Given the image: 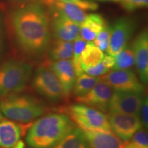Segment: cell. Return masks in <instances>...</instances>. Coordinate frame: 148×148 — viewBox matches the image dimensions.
<instances>
[{
	"label": "cell",
	"instance_id": "cell-26",
	"mask_svg": "<svg viewBox=\"0 0 148 148\" xmlns=\"http://www.w3.org/2000/svg\"><path fill=\"white\" fill-rule=\"evenodd\" d=\"M128 142L139 147L148 148V136L145 130L142 127L136 131Z\"/></svg>",
	"mask_w": 148,
	"mask_h": 148
},
{
	"label": "cell",
	"instance_id": "cell-29",
	"mask_svg": "<svg viewBox=\"0 0 148 148\" xmlns=\"http://www.w3.org/2000/svg\"><path fill=\"white\" fill-rule=\"evenodd\" d=\"M109 71L110 70L106 67L104 64H103V62L101 61L99 64H96L95 66L88 67L87 69H84V72L90 75H92V76L99 77L100 75H103L106 74L108 72H109Z\"/></svg>",
	"mask_w": 148,
	"mask_h": 148
},
{
	"label": "cell",
	"instance_id": "cell-9",
	"mask_svg": "<svg viewBox=\"0 0 148 148\" xmlns=\"http://www.w3.org/2000/svg\"><path fill=\"white\" fill-rule=\"evenodd\" d=\"M111 130L122 141H128L138 130L143 127L139 116L123 113H110L108 116Z\"/></svg>",
	"mask_w": 148,
	"mask_h": 148
},
{
	"label": "cell",
	"instance_id": "cell-32",
	"mask_svg": "<svg viewBox=\"0 0 148 148\" xmlns=\"http://www.w3.org/2000/svg\"><path fill=\"white\" fill-rule=\"evenodd\" d=\"M124 148H142V147H138V146H136V145H133V144L130 143V142L127 141V142H125V143Z\"/></svg>",
	"mask_w": 148,
	"mask_h": 148
},
{
	"label": "cell",
	"instance_id": "cell-15",
	"mask_svg": "<svg viewBox=\"0 0 148 148\" xmlns=\"http://www.w3.org/2000/svg\"><path fill=\"white\" fill-rule=\"evenodd\" d=\"M44 5L48 7L52 16L57 15L71 20L79 25L82 23L87 14L77 5L59 0H42Z\"/></svg>",
	"mask_w": 148,
	"mask_h": 148
},
{
	"label": "cell",
	"instance_id": "cell-13",
	"mask_svg": "<svg viewBox=\"0 0 148 148\" xmlns=\"http://www.w3.org/2000/svg\"><path fill=\"white\" fill-rule=\"evenodd\" d=\"M48 67L60 82L65 96L69 95L73 90L77 77L71 59L56 60Z\"/></svg>",
	"mask_w": 148,
	"mask_h": 148
},
{
	"label": "cell",
	"instance_id": "cell-28",
	"mask_svg": "<svg viewBox=\"0 0 148 148\" xmlns=\"http://www.w3.org/2000/svg\"><path fill=\"white\" fill-rule=\"evenodd\" d=\"M59 1L75 5L84 10H96L98 8L97 3L89 0H59Z\"/></svg>",
	"mask_w": 148,
	"mask_h": 148
},
{
	"label": "cell",
	"instance_id": "cell-14",
	"mask_svg": "<svg viewBox=\"0 0 148 148\" xmlns=\"http://www.w3.org/2000/svg\"><path fill=\"white\" fill-rule=\"evenodd\" d=\"M50 23L51 33L56 40L73 42L79 36V25L61 16L53 15Z\"/></svg>",
	"mask_w": 148,
	"mask_h": 148
},
{
	"label": "cell",
	"instance_id": "cell-16",
	"mask_svg": "<svg viewBox=\"0 0 148 148\" xmlns=\"http://www.w3.org/2000/svg\"><path fill=\"white\" fill-rule=\"evenodd\" d=\"M82 131L90 148H124V142L112 130Z\"/></svg>",
	"mask_w": 148,
	"mask_h": 148
},
{
	"label": "cell",
	"instance_id": "cell-20",
	"mask_svg": "<svg viewBox=\"0 0 148 148\" xmlns=\"http://www.w3.org/2000/svg\"><path fill=\"white\" fill-rule=\"evenodd\" d=\"M53 148H90L86 136L80 128L74 127Z\"/></svg>",
	"mask_w": 148,
	"mask_h": 148
},
{
	"label": "cell",
	"instance_id": "cell-11",
	"mask_svg": "<svg viewBox=\"0 0 148 148\" xmlns=\"http://www.w3.org/2000/svg\"><path fill=\"white\" fill-rule=\"evenodd\" d=\"M113 89L106 82L101 80L85 95L76 97V101L101 112H107Z\"/></svg>",
	"mask_w": 148,
	"mask_h": 148
},
{
	"label": "cell",
	"instance_id": "cell-25",
	"mask_svg": "<svg viewBox=\"0 0 148 148\" xmlns=\"http://www.w3.org/2000/svg\"><path fill=\"white\" fill-rule=\"evenodd\" d=\"M111 27L106 24L103 28L97 34L93 40V43L102 51H107L110 42Z\"/></svg>",
	"mask_w": 148,
	"mask_h": 148
},
{
	"label": "cell",
	"instance_id": "cell-12",
	"mask_svg": "<svg viewBox=\"0 0 148 148\" xmlns=\"http://www.w3.org/2000/svg\"><path fill=\"white\" fill-rule=\"evenodd\" d=\"M132 49L134 53L138 77L143 84L148 81V33L144 29L136 37L132 42Z\"/></svg>",
	"mask_w": 148,
	"mask_h": 148
},
{
	"label": "cell",
	"instance_id": "cell-7",
	"mask_svg": "<svg viewBox=\"0 0 148 148\" xmlns=\"http://www.w3.org/2000/svg\"><path fill=\"white\" fill-rule=\"evenodd\" d=\"M101 78L114 91L140 94L145 91V88L139 77L132 70H113L103 75Z\"/></svg>",
	"mask_w": 148,
	"mask_h": 148
},
{
	"label": "cell",
	"instance_id": "cell-17",
	"mask_svg": "<svg viewBox=\"0 0 148 148\" xmlns=\"http://www.w3.org/2000/svg\"><path fill=\"white\" fill-rule=\"evenodd\" d=\"M22 128L11 119L0 121V148H14L21 141Z\"/></svg>",
	"mask_w": 148,
	"mask_h": 148
},
{
	"label": "cell",
	"instance_id": "cell-4",
	"mask_svg": "<svg viewBox=\"0 0 148 148\" xmlns=\"http://www.w3.org/2000/svg\"><path fill=\"white\" fill-rule=\"evenodd\" d=\"M32 73V66L24 61L6 60L0 66V96L12 95L21 92Z\"/></svg>",
	"mask_w": 148,
	"mask_h": 148
},
{
	"label": "cell",
	"instance_id": "cell-23",
	"mask_svg": "<svg viewBox=\"0 0 148 148\" xmlns=\"http://www.w3.org/2000/svg\"><path fill=\"white\" fill-rule=\"evenodd\" d=\"M114 64L113 70L129 69L134 64V57L132 49L127 46L121 51L114 56Z\"/></svg>",
	"mask_w": 148,
	"mask_h": 148
},
{
	"label": "cell",
	"instance_id": "cell-27",
	"mask_svg": "<svg viewBox=\"0 0 148 148\" xmlns=\"http://www.w3.org/2000/svg\"><path fill=\"white\" fill-rule=\"evenodd\" d=\"M120 3L125 10L132 11L147 7L148 0H121Z\"/></svg>",
	"mask_w": 148,
	"mask_h": 148
},
{
	"label": "cell",
	"instance_id": "cell-35",
	"mask_svg": "<svg viewBox=\"0 0 148 148\" xmlns=\"http://www.w3.org/2000/svg\"><path fill=\"white\" fill-rule=\"evenodd\" d=\"M3 119V114H2V112H1V108H0V121H1V120H2Z\"/></svg>",
	"mask_w": 148,
	"mask_h": 148
},
{
	"label": "cell",
	"instance_id": "cell-36",
	"mask_svg": "<svg viewBox=\"0 0 148 148\" xmlns=\"http://www.w3.org/2000/svg\"><path fill=\"white\" fill-rule=\"evenodd\" d=\"M15 1H28V0H15Z\"/></svg>",
	"mask_w": 148,
	"mask_h": 148
},
{
	"label": "cell",
	"instance_id": "cell-10",
	"mask_svg": "<svg viewBox=\"0 0 148 148\" xmlns=\"http://www.w3.org/2000/svg\"><path fill=\"white\" fill-rule=\"evenodd\" d=\"M143 94L113 91L108 106L110 113L139 115Z\"/></svg>",
	"mask_w": 148,
	"mask_h": 148
},
{
	"label": "cell",
	"instance_id": "cell-2",
	"mask_svg": "<svg viewBox=\"0 0 148 148\" xmlns=\"http://www.w3.org/2000/svg\"><path fill=\"white\" fill-rule=\"evenodd\" d=\"M73 128V121L65 114H47L31 125L26 143L30 148H53Z\"/></svg>",
	"mask_w": 148,
	"mask_h": 148
},
{
	"label": "cell",
	"instance_id": "cell-24",
	"mask_svg": "<svg viewBox=\"0 0 148 148\" xmlns=\"http://www.w3.org/2000/svg\"><path fill=\"white\" fill-rule=\"evenodd\" d=\"M86 42H87L86 40H84L79 36L74 40L73 43V56H72L71 60L77 77L84 73L82 67H81L80 56L86 45Z\"/></svg>",
	"mask_w": 148,
	"mask_h": 148
},
{
	"label": "cell",
	"instance_id": "cell-21",
	"mask_svg": "<svg viewBox=\"0 0 148 148\" xmlns=\"http://www.w3.org/2000/svg\"><path fill=\"white\" fill-rule=\"evenodd\" d=\"M101 77L92 76L86 73H82L76 77L73 88V93L75 97H80L90 91L99 81Z\"/></svg>",
	"mask_w": 148,
	"mask_h": 148
},
{
	"label": "cell",
	"instance_id": "cell-33",
	"mask_svg": "<svg viewBox=\"0 0 148 148\" xmlns=\"http://www.w3.org/2000/svg\"><path fill=\"white\" fill-rule=\"evenodd\" d=\"M2 37H3L2 27H1V24L0 23V51H1V45H2Z\"/></svg>",
	"mask_w": 148,
	"mask_h": 148
},
{
	"label": "cell",
	"instance_id": "cell-22",
	"mask_svg": "<svg viewBox=\"0 0 148 148\" xmlns=\"http://www.w3.org/2000/svg\"><path fill=\"white\" fill-rule=\"evenodd\" d=\"M49 55L54 61L71 59L73 56L72 42L56 40L51 45Z\"/></svg>",
	"mask_w": 148,
	"mask_h": 148
},
{
	"label": "cell",
	"instance_id": "cell-30",
	"mask_svg": "<svg viewBox=\"0 0 148 148\" xmlns=\"http://www.w3.org/2000/svg\"><path fill=\"white\" fill-rule=\"evenodd\" d=\"M140 121L143 123V127L147 129L148 127V99L147 95L143 98L141 106L139 110V115Z\"/></svg>",
	"mask_w": 148,
	"mask_h": 148
},
{
	"label": "cell",
	"instance_id": "cell-5",
	"mask_svg": "<svg viewBox=\"0 0 148 148\" xmlns=\"http://www.w3.org/2000/svg\"><path fill=\"white\" fill-rule=\"evenodd\" d=\"M69 114L82 130H111L108 116L97 109L78 103L70 106Z\"/></svg>",
	"mask_w": 148,
	"mask_h": 148
},
{
	"label": "cell",
	"instance_id": "cell-1",
	"mask_svg": "<svg viewBox=\"0 0 148 148\" xmlns=\"http://www.w3.org/2000/svg\"><path fill=\"white\" fill-rule=\"evenodd\" d=\"M11 24L25 52L39 55L47 49L51 40L50 21L41 5L32 3L17 8L11 14Z\"/></svg>",
	"mask_w": 148,
	"mask_h": 148
},
{
	"label": "cell",
	"instance_id": "cell-18",
	"mask_svg": "<svg viewBox=\"0 0 148 148\" xmlns=\"http://www.w3.org/2000/svg\"><path fill=\"white\" fill-rule=\"evenodd\" d=\"M107 24L100 14H87L79 25V36L86 42L93 41L97 34Z\"/></svg>",
	"mask_w": 148,
	"mask_h": 148
},
{
	"label": "cell",
	"instance_id": "cell-19",
	"mask_svg": "<svg viewBox=\"0 0 148 148\" xmlns=\"http://www.w3.org/2000/svg\"><path fill=\"white\" fill-rule=\"evenodd\" d=\"M103 56V51L99 49L93 42H86V45L80 56V64L83 71L88 67L99 64L102 60Z\"/></svg>",
	"mask_w": 148,
	"mask_h": 148
},
{
	"label": "cell",
	"instance_id": "cell-8",
	"mask_svg": "<svg viewBox=\"0 0 148 148\" xmlns=\"http://www.w3.org/2000/svg\"><path fill=\"white\" fill-rule=\"evenodd\" d=\"M135 28L136 25L132 18L129 17L119 18L111 27L110 42L106 51L108 54L114 56L126 47Z\"/></svg>",
	"mask_w": 148,
	"mask_h": 148
},
{
	"label": "cell",
	"instance_id": "cell-3",
	"mask_svg": "<svg viewBox=\"0 0 148 148\" xmlns=\"http://www.w3.org/2000/svg\"><path fill=\"white\" fill-rule=\"evenodd\" d=\"M3 115L22 123H30L43 115L45 107L34 97L14 93L3 97L0 101Z\"/></svg>",
	"mask_w": 148,
	"mask_h": 148
},
{
	"label": "cell",
	"instance_id": "cell-6",
	"mask_svg": "<svg viewBox=\"0 0 148 148\" xmlns=\"http://www.w3.org/2000/svg\"><path fill=\"white\" fill-rule=\"evenodd\" d=\"M32 86L40 95L50 101H58L65 96L58 79L47 66H42L37 69Z\"/></svg>",
	"mask_w": 148,
	"mask_h": 148
},
{
	"label": "cell",
	"instance_id": "cell-34",
	"mask_svg": "<svg viewBox=\"0 0 148 148\" xmlns=\"http://www.w3.org/2000/svg\"><path fill=\"white\" fill-rule=\"evenodd\" d=\"M95 1H109V2H120L121 0H95Z\"/></svg>",
	"mask_w": 148,
	"mask_h": 148
},
{
	"label": "cell",
	"instance_id": "cell-31",
	"mask_svg": "<svg viewBox=\"0 0 148 148\" xmlns=\"http://www.w3.org/2000/svg\"><path fill=\"white\" fill-rule=\"evenodd\" d=\"M101 62H103V64H104L106 67L108 68L109 70L112 69L113 68L114 64V56L110 55H104L103 58L101 60Z\"/></svg>",
	"mask_w": 148,
	"mask_h": 148
}]
</instances>
